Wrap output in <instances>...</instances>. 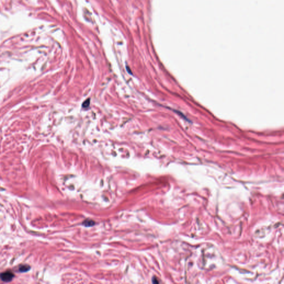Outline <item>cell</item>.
I'll return each instance as SVG.
<instances>
[{
	"label": "cell",
	"instance_id": "cell-1",
	"mask_svg": "<svg viewBox=\"0 0 284 284\" xmlns=\"http://www.w3.org/2000/svg\"><path fill=\"white\" fill-rule=\"evenodd\" d=\"M14 274L12 272L7 271L3 272L0 274V279L2 281L5 283H8L12 280L14 278Z\"/></svg>",
	"mask_w": 284,
	"mask_h": 284
},
{
	"label": "cell",
	"instance_id": "cell-2",
	"mask_svg": "<svg viewBox=\"0 0 284 284\" xmlns=\"http://www.w3.org/2000/svg\"><path fill=\"white\" fill-rule=\"evenodd\" d=\"M30 269V267L29 265H23L19 266L18 269V271L20 272H27Z\"/></svg>",
	"mask_w": 284,
	"mask_h": 284
},
{
	"label": "cell",
	"instance_id": "cell-3",
	"mask_svg": "<svg viewBox=\"0 0 284 284\" xmlns=\"http://www.w3.org/2000/svg\"><path fill=\"white\" fill-rule=\"evenodd\" d=\"M84 224L87 226H92V225L94 224V222H93V221H92V220H86V221H85V222H84Z\"/></svg>",
	"mask_w": 284,
	"mask_h": 284
},
{
	"label": "cell",
	"instance_id": "cell-4",
	"mask_svg": "<svg viewBox=\"0 0 284 284\" xmlns=\"http://www.w3.org/2000/svg\"><path fill=\"white\" fill-rule=\"evenodd\" d=\"M84 103H86V105H85V104H83V107H88V106L89 105H90V100H89V99H88L87 103V101H86Z\"/></svg>",
	"mask_w": 284,
	"mask_h": 284
}]
</instances>
